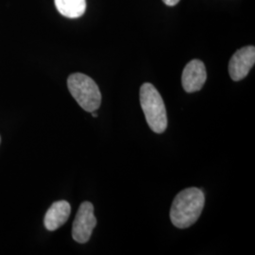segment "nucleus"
Masks as SVG:
<instances>
[{
	"instance_id": "nucleus-4",
	"label": "nucleus",
	"mask_w": 255,
	"mask_h": 255,
	"mask_svg": "<svg viewBox=\"0 0 255 255\" xmlns=\"http://www.w3.org/2000/svg\"><path fill=\"white\" fill-rule=\"evenodd\" d=\"M96 226L97 219L94 215V205L89 201L82 202L73 222L72 237L74 240L80 244L87 243Z\"/></svg>"
},
{
	"instance_id": "nucleus-11",
	"label": "nucleus",
	"mask_w": 255,
	"mask_h": 255,
	"mask_svg": "<svg viewBox=\"0 0 255 255\" xmlns=\"http://www.w3.org/2000/svg\"><path fill=\"white\" fill-rule=\"evenodd\" d=\"M0 143H1V137H0Z\"/></svg>"
},
{
	"instance_id": "nucleus-6",
	"label": "nucleus",
	"mask_w": 255,
	"mask_h": 255,
	"mask_svg": "<svg viewBox=\"0 0 255 255\" xmlns=\"http://www.w3.org/2000/svg\"><path fill=\"white\" fill-rule=\"evenodd\" d=\"M207 80L205 65L201 60H192L185 65L182 75V88L187 93L201 90Z\"/></svg>"
},
{
	"instance_id": "nucleus-10",
	"label": "nucleus",
	"mask_w": 255,
	"mask_h": 255,
	"mask_svg": "<svg viewBox=\"0 0 255 255\" xmlns=\"http://www.w3.org/2000/svg\"><path fill=\"white\" fill-rule=\"evenodd\" d=\"M93 117H94V118H98V114L95 113V112H93Z\"/></svg>"
},
{
	"instance_id": "nucleus-5",
	"label": "nucleus",
	"mask_w": 255,
	"mask_h": 255,
	"mask_svg": "<svg viewBox=\"0 0 255 255\" xmlns=\"http://www.w3.org/2000/svg\"><path fill=\"white\" fill-rule=\"evenodd\" d=\"M255 64V47L244 46L238 49L230 60L229 74L233 81L239 82L246 78Z\"/></svg>"
},
{
	"instance_id": "nucleus-9",
	"label": "nucleus",
	"mask_w": 255,
	"mask_h": 255,
	"mask_svg": "<svg viewBox=\"0 0 255 255\" xmlns=\"http://www.w3.org/2000/svg\"><path fill=\"white\" fill-rule=\"evenodd\" d=\"M163 1H164V3L165 5L170 6V7L177 5V4L180 2V0H163Z\"/></svg>"
},
{
	"instance_id": "nucleus-8",
	"label": "nucleus",
	"mask_w": 255,
	"mask_h": 255,
	"mask_svg": "<svg viewBox=\"0 0 255 255\" xmlns=\"http://www.w3.org/2000/svg\"><path fill=\"white\" fill-rule=\"evenodd\" d=\"M58 11L68 18H79L86 10V0H54Z\"/></svg>"
},
{
	"instance_id": "nucleus-3",
	"label": "nucleus",
	"mask_w": 255,
	"mask_h": 255,
	"mask_svg": "<svg viewBox=\"0 0 255 255\" xmlns=\"http://www.w3.org/2000/svg\"><path fill=\"white\" fill-rule=\"evenodd\" d=\"M67 87L84 111L93 113L101 107V90L90 77L82 73L72 74L67 79Z\"/></svg>"
},
{
	"instance_id": "nucleus-2",
	"label": "nucleus",
	"mask_w": 255,
	"mask_h": 255,
	"mask_svg": "<svg viewBox=\"0 0 255 255\" xmlns=\"http://www.w3.org/2000/svg\"><path fill=\"white\" fill-rule=\"evenodd\" d=\"M140 104L151 130L163 133L167 127V116L164 101L151 83L146 82L140 88Z\"/></svg>"
},
{
	"instance_id": "nucleus-7",
	"label": "nucleus",
	"mask_w": 255,
	"mask_h": 255,
	"mask_svg": "<svg viewBox=\"0 0 255 255\" xmlns=\"http://www.w3.org/2000/svg\"><path fill=\"white\" fill-rule=\"evenodd\" d=\"M71 214V206L66 201H55L47 210L44 219L46 230L53 232L62 227L69 219Z\"/></svg>"
},
{
	"instance_id": "nucleus-1",
	"label": "nucleus",
	"mask_w": 255,
	"mask_h": 255,
	"mask_svg": "<svg viewBox=\"0 0 255 255\" xmlns=\"http://www.w3.org/2000/svg\"><path fill=\"white\" fill-rule=\"evenodd\" d=\"M204 203V193L199 188L190 187L180 192L170 209L172 224L179 229L190 227L201 217Z\"/></svg>"
}]
</instances>
